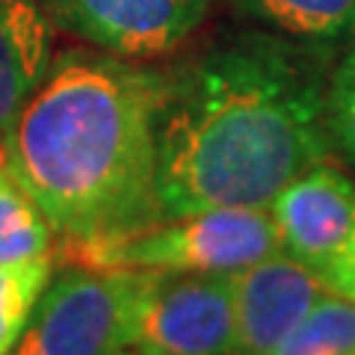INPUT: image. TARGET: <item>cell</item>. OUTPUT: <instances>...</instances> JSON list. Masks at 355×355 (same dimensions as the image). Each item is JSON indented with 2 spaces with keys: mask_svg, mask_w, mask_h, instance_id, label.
Instances as JSON below:
<instances>
[{
  "mask_svg": "<svg viewBox=\"0 0 355 355\" xmlns=\"http://www.w3.org/2000/svg\"><path fill=\"white\" fill-rule=\"evenodd\" d=\"M326 83L279 39H240L166 83L157 119V216L270 207L326 160Z\"/></svg>",
  "mask_w": 355,
  "mask_h": 355,
  "instance_id": "obj_1",
  "label": "cell"
},
{
  "mask_svg": "<svg viewBox=\"0 0 355 355\" xmlns=\"http://www.w3.org/2000/svg\"><path fill=\"white\" fill-rule=\"evenodd\" d=\"M163 89L113 53L65 51L21 107L3 166L71 246L157 219Z\"/></svg>",
  "mask_w": 355,
  "mask_h": 355,
  "instance_id": "obj_2",
  "label": "cell"
},
{
  "mask_svg": "<svg viewBox=\"0 0 355 355\" xmlns=\"http://www.w3.org/2000/svg\"><path fill=\"white\" fill-rule=\"evenodd\" d=\"M279 252L270 207H205L74 246L77 263L154 275H234Z\"/></svg>",
  "mask_w": 355,
  "mask_h": 355,
  "instance_id": "obj_3",
  "label": "cell"
},
{
  "mask_svg": "<svg viewBox=\"0 0 355 355\" xmlns=\"http://www.w3.org/2000/svg\"><path fill=\"white\" fill-rule=\"evenodd\" d=\"M154 272L74 263L44 284L9 355H116L130 349Z\"/></svg>",
  "mask_w": 355,
  "mask_h": 355,
  "instance_id": "obj_4",
  "label": "cell"
},
{
  "mask_svg": "<svg viewBox=\"0 0 355 355\" xmlns=\"http://www.w3.org/2000/svg\"><path fill=\"white\" fill-rule=\"evenodd\" d=\"M137 355H237L234 275H154L137 311Z\"/></svg>",
  "mask_w": 355,
  "mask_h": 355,
  "instance_id": "obj_5",
  "label": "cell"
},
{
  "mask_svg": "<svg viewBox=\"0 0 355 355\" xmlns=\"http://www.w3.org/2000/svg\"><path fill=\"white\" fill-rule=\"evenodd\" d=\"M51 24L121 60L172 53L207 18L210 0H39Z\"/></svg>",
  "mask_w": 355,
  "mask_h": 355,
  "instance_id": "obj_6",
  "label": "cell"
},
{
  "mask_svg": "<svg viewBox=\"0 0 355 355\" xmlns=\"http://www.w3.org/2000/svg\"><path fill=\"white\" fill-rule=\"evenodd\" d=\"M279 252L323 275L355 240V184L335 166L314 163L270 202Z\"/></svg>",
  "mask_w": 355,
  "mask_h": 355,
  "instance_id": "obj_7",
  "label": "cell"
},
{
  "mask_svg": "<svg viewBox=\"0 0 355 355\" xmlns=\"http://www.w3.org/2000/svg\"><path fill=\"white\" fill-rule=\"evenodd\" d=\"M326 293L323 279L284 252L234 272L237 355H266Z\"/></svg>",
  "mask_w": 355,
  "mask_h": 355,
  "instance_id": "obj_8",
  "label": "cell"
},
{
  "mask_svg": "<svg viewBox=\"0 0 355 355\" xmlns=\"http://www.w3.org/2000/svg\"><path fill=\"white\" fill-rule=\"evenodd\" d=\"M53 62V24L39 0H0V154L21 107Z\"/></svg>",
  "mask_w": 355,
  "mask_h": 355,
  "instance_id": "obj_9",
  "label": "cell"
},
{
  "mask_svg": "<svg viewBox=\"0 0 355 355\" xmlns=\"http://www.w3.org/2000/svg\"><path fill=\"white\" fill-rule=\"evenodd\" d=\"M246 15L296 39H338L355 30V0H234Z\"/></svg>",
  "mask_w": 355,
  "mask_h": 355,
  "instance_id": "obj_10",
  "label": "cell"
},
{
  "mask_svg": "<svg viewBox=\"0 0 355 355\" xmlns=\"http://www.w3.org/2000/svg\"><path fill=\"white\" fill-rule=\"evenodd\" d=\"M266 355H355V302L329 291Z\"/></svg>",
  "mask_w": 355,
  "mask_h": 355,
  "instance_id": "obj_11",
  "label": "cell"
},
{
  "mask_svg": "<svg viewBox=\"0 0 355 355\" xmlns=\"http://www.w3.org/2000/svg\"><path fill=\"white\" fill-rule=\"evenodd\" d=\"M51 254V222L0 157V266Z\"/></svg>",
  "mask_w": 355,
  "mask_h": 355,
  "instance_id": "obj_12",
  "label": "cell"
},
{
  "mask_svg": "<svg viewBox=\"0 0 355 355\" xmlns=\"http://www.w3.org/2000/svg\"><path fill=\"white\" fill-rule=\"evenodd\" d=\"M51 282V258L0 266V355H9L36 308L44 284Z\"/></svg>",
  "mask_w": 355,
  "mask_h": 355,
  "instance_id": "obj_13",
  "label": "cell"
},
{
  "mask_svg": "<svg viewBox=\"0 0 355 355\" xmlns=\"http://www.w3.org/2000/svg\"><path fill=\"white\" fill-rule=\"evenodd\" d=\"M326 125L329 137L355 169V51L340 62L326 89Z\"/></svg>",
  "mask_w": 355,
  "mask_h": 355,
  "instance_id": "obj_14",
  "label": "cell"
},
{
  "mask_svg": "<svg viewBox=\"0 0 355 355\" xmlns=\"http://www.w3.org/2000/svg\"><path fill=\"white\" fill-rule=\"evenodd\" d=\"M323 284L329 287L331 293H338L343 299H352L355 302V240L347 246V252L329 266V270L320 275Z\"/></svg>",
  "mask_w": 355,
  "mask_h": 355,
  "instance_id": "obj_15",
  "label": "cell"
},
{
  "mask_svg": "<svg viewBox=\"0 0 355 355\" xmlns=\"http://www.w3.org/2000/svg\"><path fill=\"white\" fill-rule=\"evenodd\" d=\"M116 355H137V352H133V349H121V352H116Z\"/></svg>",
  "mask_w": 355,
  "mask_h": 355,
  "instance_id": "obj_16",
  "label": "cell"
}]
</instances>
